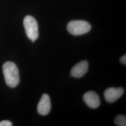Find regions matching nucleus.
Wrapping results in <instances>:
<instances>
[{
  "mask_svg": "<svg viewBox=\"0 0 126 126\" xmlns=\"http://www.w3.org/2000/svg\"><path fill=\"white\" fill-rule=\"evenodd\" d=\"M90 23L84 20H73L68 23L67 30L70 34L79 36L86 34L90 31Z\"/></svg>",
  "mask_w": 126,
  "mask_h": 126,
  "instance_id": "obj_2",
  "label": "nucleus"
},
{
  "mask_svg": "<svg viewBox=\"0 0 126 126\" xmlns=\"http://www.w3.org/2000/svg\"><path fill=\"white\" fill-rule=\"evenodd\" d=\"M120 62L122 63L124 65H126V55L125 54L124 55H123L122 57L121 58V59H120Z\"/></svg>",
  "mask_w": 126,
  "mask_h": 126,
  "instance_id": "obj_10",
  "label": "nucleus"
},
{
  "mask_svg": "<svg viewBox=\"0 0 126 126\" xmlns=\"http://www.w3.org/2000/svg\"><path fill=\"white\" fill-rule=\"evenodd\" d=\"M3 72L5 82L10 87H15L18 85L20 81L18 68L15 63L8 61L3 64Z\"/></svg>",
  "mask_w": 126,
  "mask_h": 126,
  "instance_id": "obj_1",
  "label": "nucleus"
},
{
  "mask_svg": "<svg viewBox=\"0 0 126 126\" xmlns=\"http://www.w3.org/2000/svg\"><path fill=\"white\" fill-rule=\"evenodd\" d=\"M51 109V104L49 96L47 94H44L37 105V112L42 115H46L50 113Z\"/></svg>",
  "mask_w": 126,
  "mask_h": 126,
  "instance_id": "obj_5",
  "label": "nucleus"
},
{
  "mask_svg": "<svg viewBox=\"0 0 126 126\" xmlns=\"http://www.w3.org/2000/svg\"><path fill=\"white\" fill-rule=\"evenodd\" d=\"M12 124L9 121H2L0 122V126H11Z\"/></svg>",
  "mask_w": 126,
  "mask_h": 126,
  "instance_id": "obj_9",
  "label": "nucleus"
},
{
  "mask_svg": "<svg viewBox=\"0 0 126 126\" xmlns=\"http://www.w3.org/2000/svg\"><path fill=\"white\" fill-rule=\"evenodd\" d=\"M88 63L87 61H81L77 63L71 71V76L76 78H79L84 76L88 71Z\"/></svg>",
  "mask_w": 126,
  "mask_h": 126,
  "instance_id": "obj_6",
  "label": "nucleus"
},
{
  "mask_svg": "<svg viewBox=\"0 0 126 126\" xmlns=\"http://www.w3.org/2000/svg\"><path fill=\"white\" fill-rule=\"evenodd\" d=\"M83 100L91 108H97L100 105V100L98 95L92 91H88L84 94Z\"/></svg>",
  "mask_w": 126,
  "mask_h": 126,
  "instance_id": "obj_7",
  "label": "nucleus"
},
{
  "mask_svg": "<svg viewBox=\"0 0 126 126\" xmlns=\"http://www.w3.org/2000/svg\"><path fill=\"white\" fill-rule=\"evenodd\" d=\"M115 125L118 126H126V117L124 115H118L114 120Z\"/></svg>",
  "mask_w": 126,
  "mask_h": 126,
  "instance_id": "obj_8",
  "label": "nucleus"
},
{
  "mask_svg": "<svg viewBox=\"0 0 126 126\" xmlns=\"http://www.w3.org/2000/svg\"><path fill=\"white\" fill-rule=\"evenodd\" d=\"M23 25L28 37L34 42L37 39L38 33V24L36 19L31 16H27L24 19Z\"/></svg>",
  "mask_w": 126,
  "mask_h": 126,
  "instance_id": "obj_3",
  "label": "nucleus"
},
{
  "mask_svg": "<svg viewBox=\"0 0 126 126\" xmlns=\"http://www.w3.org/2000/svg\"><path fill=\"white\" fill-rule=\"evenodd\" d=\"M124 93L122 87H110L105 90L104 96L106 100L109 103H113L119 99Z\"/></svg>",
  "mask_w": 126,
  "mask_h": 126,
  "instance_id": "obj_4",
  "label": "nucleus"
}]
</instances>
